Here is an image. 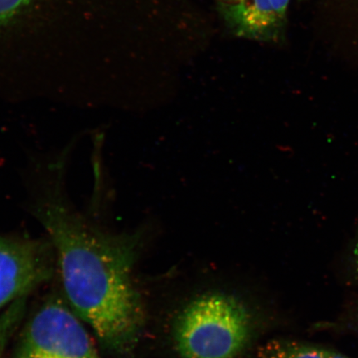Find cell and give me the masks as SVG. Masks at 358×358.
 <instances>
[{"mask_svg": "<svg viewBox=\"0 0 358 358\" xmlns=\"http://www.w3.org/2000/svg\"><path fill=\"white\" fill-rule=\"evenodd\" d=\"M34 213L50 236L67 303L116 355L131 352L145 313L133 280L143 232L110 234L76 213L56 185L45 192Z\"/></svg>", "mask_w": 358, "mask_h": 358, "instance_id": "obj_1", "label": "cell"}, {"mask_svg": "<svg viewBox=\"0 0 358 358\" xmlns=\"http://www.w3.org/2000/svg\"><path fill=\"white\" fill-rule=\"evenodd\" d=\"M255 322L234 295L210 292L187 303L173 320V342L182 358H237L252 342Z\"/></svg>", "mask_w": 358, "mask_h": 358, "instance_id": "obj_2", "label": "cell"}, {"mask_svg": "<svg viewBox=\"0 0 358 358\" xmlns=\"http://www.w3.org/2000/svg\"><path fill=\"white\" fill-rule=\"evenodd\" d=\"M83 323L69 303L48 299L26 326L19 358H100Z\"/></svg>", "mask_w": 358, "mask_h": 358, "instance_id": "obj_3", "label": "cell"}, {"mask_svg": "<svg viewBox=\"0 0 358 358\" xmlns=\"http://www.w3.org/2000/svg\"><path fill=\"white\" fill-rule=\"evenodd\" d=\"M51 245L43 241L0 237V310L50 278Z\"/></svg>", "mask_w": 358, "mask_h": 358, "instance_id": "obj_4", "label": "cell"}, {"mask_svg": "<svg viewBox=\"0 0 358 358\" xmlns=\"http://www.w3.org/2000/svg\"><path fill=\"white\" fill-rule=\"evenodd\" d=\"M290 0H232L217 6L227 29L236 37L264 43L285 39Z\"/></svg>", "mask_w": 358, "mask_h": 358, "instance_id": "obj_5", "label": "cell"}, {"mask_svg": "<svg viewBox=\"0 0 358 358\" xmlns=\"http://www.w3.org/2000/svg\"><path fill=\"white\" fill-rule=\"evenodd\" d=\"M259 358H326L325 350L287 340H271L259 348Z\"/></svg>", "mask_w": 358, "mask_h": 358, "instance_id": "obj_6", "label": "cell"}, {"mask_svg": "<svg viewBox=\"0 0 358 358\" xmlns=\"http://www.w3.org/2000/svg\"><path fill=\"white\" fill-rule=\"evenodd\" d=\"M26 301L27 295L17 299L0 315V358H3L8 342L24 315Z\"/></svg>", "mask_w": 358, "mask_h": 358, "instance_id": "obj_7", "label": "cell"}, {"mask_svg": "<svg viewBox=\"0 0 358 358\" xmlns=\"http://www.w3.org/2000/svg\"><path fill=\"white\" fill-rule=\"evenodd\" d=\"M29 0H0V24L12 19Z\"/></svg>", "mask_w": 358, "mask_h": 358, "instance_id": "obj_8", "label": "cell"}, {"mask_svg": "<svg viewBox=\"0 0 358 358\" xmlns=\"http://www.w3.org/2000/svg\"><path fill=\"white\" fill-rule=\"evenodd\" d=\"M325 357L326 358H349L346 356L341 355V353L329 352L325 350Z\"/></svg>", "mask_w": 358, "mask_h": 358, "instance_id": "obj_9", "label": "cell"}, {"mask_svg": "<svg viewBox=\"0 0 358 358\" xmlns=\"http://www.w3.org/2000/svg\"><path fill=\"white\" fill-rule=\"evenodd\" d=\"M353 261H355V266L358 272V240L355 245V248L352 250Z\"/></svg>", "mask_w": 358, "mask_h": 358, "instance_id": "obj_10", "label": "cell"}, {"mask_svg": "<svg viewBox=\"0 0 358 358\" xmlns=\"http://www.w3.org/2000/svg\"><path fill=\"white\" fill-rule=\"evenodd\" d=\"M217 3L219 2H229L232 1V0H217Z\"/></svg>", "mask_w": 358, "mask_h": 358, "instance_id": "obj_11", "label": "cell"}]
</instances>
